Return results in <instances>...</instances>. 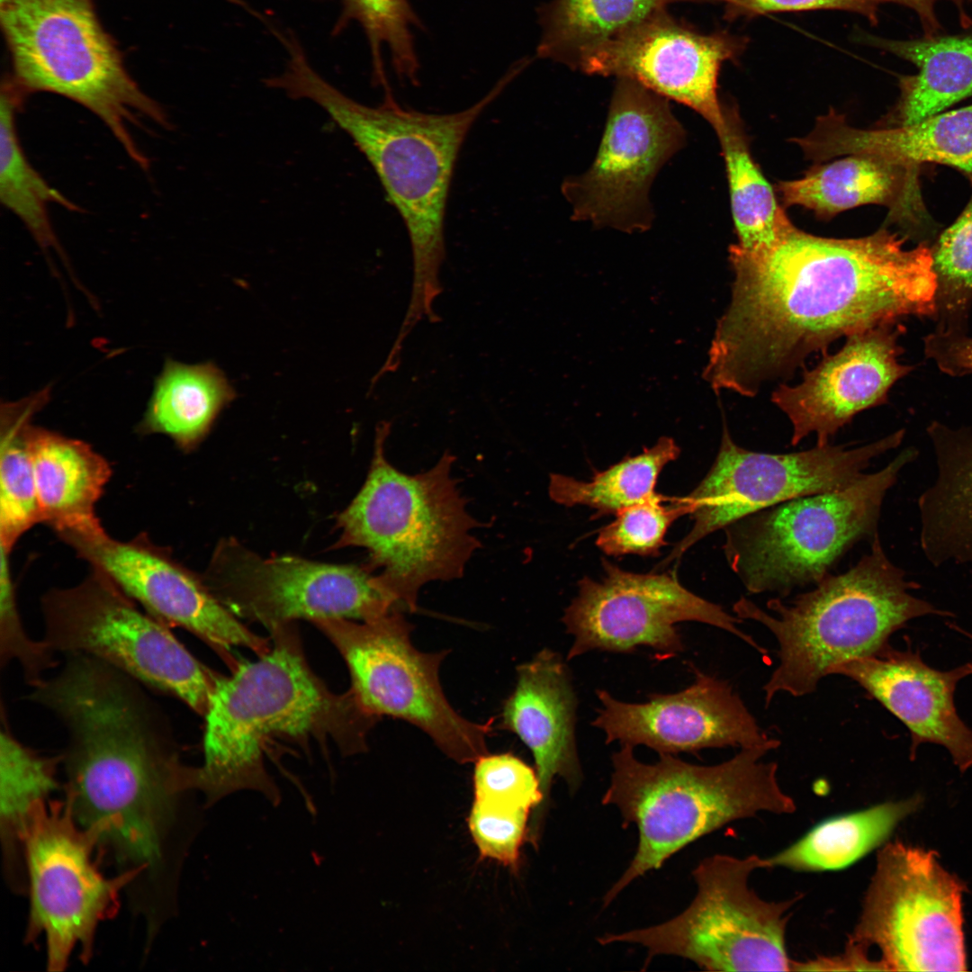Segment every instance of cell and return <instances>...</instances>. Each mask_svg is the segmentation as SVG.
<instances>
[{
	"instance_id": "836d02e7",
	"label": "cell",
	"mask_w": 972,
	"mask_h": 972,
	"mask_svg": "<svg viewBox=\"0 0 972 972\" xmlns=\"http://www.w3.org/2000/svg\"><path fill=\"white\" fill-rule=\"evenodd\" d=\"M50 388L1 405L0 542L11 552L16 542L41 522L29 431L32 416L49 400Z\"/></svg>"
},
{
	"instance_id": "7bdbcfd3",
	"label": "cell",
	"mask_w": 972,
	"mask_h": 972,
	"mask_svg": "<svg viewBox=\"0 0 972 972\" xmlns=\"http://www.w3.org/2000/svg\"><path fill=\"white\" fill-rule=\"evenodd\" d=\"M724 4V17L733 21L773 12L819 9L844 10L860 14L870 22H878L879 0H717Z\"/></svg>"
},
{
	"instance_id": "3957f363",
	"label": "cell",
	"mask_w": 972,
	"mask_h": 972,
	"mask_svg": "<svg viewBox=\"0 0 972 972\" xmlns=\"http://www.w3.org/2000/svg\"><path fill=\"white\" fill-rule=\"evenodd\" d=\"M269 632L267 652L217 678L203 716V763L196 767L195 787L205 808L242 790L280 804L281 791L264 760L271 741L302 746L311 739L331 740L351 755L366 751L367 734L378 721L350 690L335 694L312 671L293 623Z\"/></svg>"
},
{
	"instance_id": "bcb514c9",
	"label": "cell",
	"mask_w": 972,
	"mask_h": 972,
	"mask_svg": "<svg viewBox=\"0 0 972 972\" xmlns=\"http://www.w3.org/2000/svg\"><path fill=\"white\" fill-rule=\"evenodd\" d=\"M881 3L891 2L896 3L905 7H908L915 12L918 15L922 26L923 28L925 36L938 35L940 30V24L937 19L935 6L939 1L941 0H879ZM952 2L958 6L961 15L964 16L965 22L967 16L964 14V3L966 0H947Z\"/></svg>"
},
{
	"instance_id": "4316f807",
	"label": "cell",
	"mask_w": 972,
	"mask_h": 972,
	"mask_svg": "<svg viewBox=\"0 0 972 972\" xmlns=\"http://www.w3.org/2000/svg\"><path fill=\"white\" fill-rule=\"evenodd\" d=\"M835 158L798 179L778 182L782 205L804 207L822 220L866 204L886 205L894 217L907 212L914 197V170L865 154Z\"/></svg>"
},
{
	"instance_id": "ac0fdd59",
	"label": "cell",
	"mask_w": 972,
	"mask_h": 972,
	"mask_svg": "<svg viewBox=\"0 0 972 972\" xmlns=\"http://www.w3.org/2000/svg\"><path fill=\"white\" fill-rule=\"evenodd\" d=\"M58 536L151 616L169 627H182L209 644L230 670L238 663L230 652L233 646L247 647L258 656L269 651V639L247 628L214 596L202 577L146 535L119 541L102 527Z\"/></svg>"
},
{
	"instance_id": "f1b7e54d",
	"label": "cell",
	"mask_w": 972,
	"mask_h": 972,
	"mask_svg": "<svg viewBox=\"0 0 972 972\" xmlns=\"http://www.w3.org/2000/svg\"><path fill=\"white\" fill-rule=\"evenodd\" d=\"M235 398L234 388L212 362L185 364L166 359L137 431L165 435L181 449L192 450Z\"/></svg>"
},
{
	"instance_id": "1f68e13d",
	"label": "cell",
	"mask_w": 972,
	"mask_h": 972,
	"mask_svg": "<svg viewBox=\"0 0 972 972\" xmlns=\"http://www.w3.org/2000/svg\"><path fill=\"white\" fill-rule=\"evenodd\" d=\"M701 0H552L538 9L539 58L580 69L603 45L671 3Z\"/></svg>"
},
{
	"instance_id": "d590c367",
	"label": "cell",
	"mask_w": 972,
	"mask_h": 972,
	"mask_svg": "<svg viewBox=\"0 0 972 972\" xmlns=\"http://www.w3.org/2000/svg\"><path fill=\"white\" fill-rule=\"evenodd\" d=\"M61 755L42 756L19 742L10 731L2 708L0 733V832L9 873L14 872L27 818L33 806L48 800L59 787L57 770Z\"/></svg>"
},
{
	"instance_id": "8fae6325",
	"label": "cell",
	"mask_w": 972,
	"mask_h": 972,
	"mask_svg": "<svg viewBox=\"0 0 972 972\" xmlns=\"http://www.w3.org/2000/svg\"><path fill=\"white\" fill-rule=\"evenodd\" d=\"M336 646L351 676L355 699L379 720L387 716L427 734L458 763L474 762L488 753L486 737L492 720L477 724L450 705L439 680L446 651L429 653L412 644L413 626L394 608L366 621L327 618L312 622Z\"/></svg>"
},
{
	"instance_id": "7a4b0ae2",
	"label": "cell",
	"mask_w": 972,
	"mask_h": 972,
	"mask_svg": "<svg viewBox=\"0 0 972 972\" xmlns=\"http://www.w3.org/2000/svg\"><path fill=\"white\" fill-rule=\"evenodd\" d=\"M287 58L284 71L271 77V87L290 98L315 103L347 133L373 166L406 226L413 283L404 324L414 328L424 318L439 322L433 303L443 290L439 275L446 258L444 223L455 162L473 122L524 67L512 66L471 107L435 114L402 107L390 86L383 87L382 103L364 105L317 73L302 48L292 49Z\"/></svg>"
},
{
	"instance_id": "603a6c76",
	"label": "cell",
	"mask_w": 972,
	"mask_h": 972,
	"mask_svg": "<svg viewBox=\"0 0 972 972\" xmlns=\"http://www.w3.org/2000/svg\"><path fill=\"white\" fill-rule=\"evenodd\" d=\"M577 697L570 670L558 652L544 648L517 668V684L504 701L500 726L516 734L530 750L544 795L529 828L540 832L554 779H564L572 792L582 779L575 726Z\"/></svg>"
},
{
	"instance_id": "f35d334b",
	"label": "cell",
	"mask_w": 972,
	"mask_h": 972,
	"mask_svg": "<svg viewBox=\"0 0 972 972\" xmlns=\"http://www.w3.org/2000/svg\"><path fill=\"white\" fill-rule=\"evenodd\" d=\"M666 498L658 493L627 507L616 514L613 522L604 526L597 537L598 547L613 556L655 555L665 544V535L680 517L689 514L684 498L664 504Z\"/></svg>"
},
{
	"instance_id": "ee69618b",
	"label": "cell",
	"mask_w": 972,
	"mask_h": 972,
	"mask_svg": "<svg viewBox=\"0 0 972 972\" xmlns=\"http://www.w3.org/2000/svg\"><path fill=\"white\" fill-rule=\"evenodd\" d=\"M924 353L945 374H972V336L965 331L935 330L923 339Z\"/></svg>"
},
{
	"instance_id": "5b68a950",
	"label": "cell",
	"mask_w": 972,
	"mask_h": 972,
	"mask_svg": "<svg viewBox=\"0 0 972 972\" xmlns=\"http://www.w3.org/2000/svg\"><path fill=\"white\" fill-rule=\"evenodd\" d=\"M779 742L742 748L711 766L660 754L644 763L634 747L613 753L610 783L602 804L617 808L638 830L636 851L604 896L609 904L639 877L660 868L676 852L724 825L767 812L792 814L796 806L778 781L776 762L763 760Z\"/></svg>"
},
{
	"instance_id": "e0dca14e",
	"label": "cell",
	"mask_w": 972,
	"mask_h": 972,
	"mask_svg": "<svg viewBox=\"0 0 972 972\" xmlns=\"http://www.w3.org/2000/svg\"><path fill=\"white\" fill-rule=\"evenodd\" d=\"M598 580L584 577L562 618L573 642L567 660L598 650L629 652L648 646L670 657L684 650L676 625L696 621L741 638L767 652L737 627L739 617L684 588L670 574H640L603 561Z\"/></svg>"
},
{
	"instance_id": "ba28073f",
	"label": "cell",
	"mask_w": 972,
	"mask_h": 972,
	"mask_svg": "<svg viewBox=\"0 0 972 972\" xmlns=\"http://www.w3.org/2000/svg\"><path fill=\"white\" fill-rule=\"evenodd\" d=\"M917 455L903 450L881 470L837 490L806 495L752 513L725 527L732 570L749 593L816 584L856 543L872 540L884 498Z\"/></svg>"
},
{
	"instance_id": "f6af8a7d",
	"label": "cell",
	"mask_w": 972,
	"mask_h": 972,
	"mask_svg": "<svg viewBox=\"0 0 972 972\" xmlns=\"http://www.w3.org/2000/svg\"><path fill=\"white\" fill-rule=\"evenodd\" d=\"M867 947L848 940L842 953L806 961L792 960L793 971H886L880 960L871 959Z\"/></svg>"
},
{
	"instance_id": "60d3db41",
	"label": "cell",
	"mask_w": 972,
	"mask_h": 972,
	"mask_svg": "<svg viewBox=\"0 0 972 972\" xmlns=\"http://www.w3.org/2000/svg\"><path fill=\"white\" fill-rule=\"evenodd\" d=\"M9 554L1 547L0 569V662L1 666L17 662L25 680L34 687L45 673L56 666L55 652L43 641H34L26 634L17 609L12 580Z\"/></svg>"
},
{
	"instance_id": "7dc6e473",
	"label": "cell",
	"mask_w": 972,
	"mask_h": 972,
	"mask_svg": "<svg viewBox=\"0 0 972 972\" xmlns=\"http://www.w3.org/2000/svg\"><path fill=\"white\" fill-rule=\"evenodd\" d=\"M966 634L972 640V634Z\"/></svg>"
},
{
	"instance_id": "8d00e7d4",
	"label": "cell",
	"mask_w": 972,
	"mask_h": 972,
	"mask_svg": "<svg viewBox=\"0 0 972 972\" xmlns=\"http://www.w3.org/2000/svg\"><path fill=\"white\" fill-rule=\"evenodd\" d=\"M340 15L333 34H339L350 22H357L367 39L377 85L388 83L382 51L390 52L392 66L398 77L416 85L419 62L416 53L413 30L422 28L421 21L409 0H339Z\"/></svg>"
},
{
	"instance_id": "5bb4252c",
	"label": "cell",
	"mask_w": 972,
	"mask_h": 972,
	"mask_svg": "<svg viewBox=\"0 0 972 972\" xmlns=\"http://www.w3.org/2000/svg\"><path fill=\"white\" fill-rule=\"evenodd\" d=\"M617 79L592 164L562 190L573 220L633 233L652 225V184L686 133L668 99L633 79Z\"/></svg>"
},
{
	"instance_id": "8992f818",
	"label": "cell",
	"mask_w": 972,
	"mask_h": 972,
	"mask_svg": "<svg viewBox=\"0 0 972 972\" xmlns=\"http://www.w3.org/2000/svg\"><path fill=\"white\" fill-rule=\"evenodd\" d=\"M815 585L790 602L769 599L770 613L744 597L734 604L737 617L761 624L778 642L779 662L763 687L766 705L779 693L814 692L833 668L880 652L914 618L950 615L911 593L915 582L888 559L878 534L852 568Z\"/></svg>"
},
{
	"instance_id": "9a60e30c",
	"label": "cell",
	"mask_w": 972,
	"mask_h": 972,
	"mask_svg": "<svg viewBox=\"0 0 972 972\" xmlns=\"http://www.w3.org/2000/svg\"><path fill=\"white\" fill-rule=\"evenodd\" d=\"M202 579L234 615L268 631L298 619L366 621L396 608L364 566L264 558L232 538L218 544Z\"/></svg>"
},
{
	"instance_id": "83f0119b",
	"label": "cell",
	"mask_w": 972,
	"mask_h": 972,
	"mask_svg": "<svg viewBox=\"0 0 972 972\" xmlns=\"http://www.w3.org/2000/svg\"><path fill=\"white\" fill-rule=\"evenodd\" d=\"M884 50L918 68L899 79L900 97L887 126L906 125L972 96V33L896 40L868 37Z\"/></svg>"
},
{
	"instance_id": "484cf974",
	"label": "cell",
	"mask_w": 972,
	"mask_h": 972,
	"mask_svg": "<svg viewBox=\"0 0 972 972\" xmlns=\"http://www.w3.org/2000/svg\"><path fill=\"white\" fill-rule=\"evenodd\" d=\"M935 482L918 500L921 546L931 563L972 562V432L934 422Z\"/></svg>"
},
{
	"instance_id": "e575fe53",
	"label": "cell",
	"mask_w": 972,
	"mask_h": 972,
	"mask_svg": "<svg viewBox=\"0 0 972 972\" xmlns=\"http://www.w3.org/2000/svg\"><path fill=\"white\" fill-rule=\"evenodd\" d=\"M680 449L667 436L644 448V452L626 457L589 482L562 474H551L550 498L558 504L572 507L584 505L598 510V515L618 511L642 502L657 492L655 486L664 466L676 460Z\"/></svg>"
},
{
	"instance_id": "ab89813d",
	"label": "cell",
	"mask_w": 972,
	"mask_h": 972,
	"mask_svg": "<svg viewBox=\"0 0 972 972\" xmlns=\"http://www.w3.org/2000/svg\"><path fill=\"white\" fill-rule=\"evenodd\" d=\"M474 799L527 810L540 809L544 795L536 769L511 752L480 756L474 761Z\"/></svg>"
},
{
	"instance_id": "cb8c5ba5",
	"label": "cell",
	"mask_w": 972,
	"mask_h": 972,
	"mask_svg": "<svg viewBox=\"0 0 972 972\" xmlns=\"http://www.w3.org/2000/svg\"><path fill=\"white\" fill-rule=\"evenodd\" d=\"M791 141L816 163L865 154L910 170L922 163L943 164L972 179V105L878 129L855 128L830 109L817 118L810 133Z\"/></svg>"
},
{
	"instance_id": "9c48e42d",
	"label": "cell",
	"mask_w": 972,
	"mask_h": 972,
	"mask_svg": "<svg viewBox=\"0 0 972 972\" xmlns=\"http://www.w3.org/2000/svg\"><path fill=\"white\" fill-rule=\"evenodd\" d=\"M766 868V858L757 854L706 857L692 872L697 892L682 913L653 926L607 933L598 942L637 944L649 958L676 956L712 971H791L786 931L800 896L760 898L749 879Z\"/></svg>"
},
{
	"instance_id": "ffe728a7",
	"label": "cell",
	"mask_w": 972,
	"mask_h": 972,
	"mask_svg": "<svg viewBox=\"0 0 972 972\" xmlns=\"http://www.w3.org/2000/svg\"><path fill=\"white\" fill-rule=\"evenodd\" d=\"M692 669L695 680L687 688L651 694L644 703L597 690L601 707L591 724L606 734V743L645 745L659 754L779 742L765 734L726 681Z\"/></svg>"
},
{
	"instance_id": "44dd1931",
	"label": "cell",
	"mask_w": 972,
	"mask_h": 972,
	"mask_svg": "<svg viewBox=\"0 0 972 972\" xmlns=\"http://www.w3.org/2000/svg\"><path fill=\"white\" fill-rule=\"evenodd\" d=\"M902 331L892 323L850 335L836 353L805 369L801 382L778 385L770 400L792 425L793 446L812 434L816 446H827L857 414L886 402L912 369L899 361Z\"/></svg>"
},
{
	"instance_id": "f546056e",
	"label": "cell",
	"mask_w": 972,
	"mask_h": 972,
	"mask_svg": "<svg viewBox=\"0 0 972 972\" xmlns=\"http://www.w3.org/2000/svg\"><path fill=\"white\" fill-rule=\"evenodd\" d=\"M922 801L921 796L915 795L826 819L766 858L768 868L821 872L849 867L884 845L898 824L915 812Z\"/></svg>"
},
{
	"instance_id": "277c9868",
	"label": "cell",
	"mask_w": 972,
	"mask_h": 972,
	"mask_svg": "<svg viewBox=\"0 0 972 972\" xmlns=\"http://www.w3.org/2000/svg\"><path fill=\"white\" fill-rule=\"evenodd\" d=\"M391 422L376 426L372 463L358 493L338 515L335 547L367 550L364 565L396 608L415 612L420 589L463 577L481 548L472 534L483 524L467 509L445 452L426 472L408 474L386 458Z\"/></svg>"
},
{
	"instance_id": "4fadbf2b",
	"label": "cell",
	"mask_w": 972,
	"mask_h": 972,
	"mask_svg": "<svg viewBox=\"0 0 972 972\" xmlns=\"http://www.w3.org/2000/svg\"><path fill=\"white\" fill-rule=\"evenodd\" d=\"M22 848L30 896L28 940L45 936L50 971H63L76 948L87 962L97 926L115 915L121 892L135 885L139 872L104 876L94 859V842L65 800L32 806Z\"/></svg>"
},
{
	"instance_id": "6da1fadb",
	"label": "cell",
	"mask_w": 972,
	"mask_h": 972,
	"mask_svg": "<svg viewBox=\"0 0 972 972\" xmlns=\"http://www.w3.org/2000/svg\"><path fill=\"white\" fill-rule=\"evenodd\" d=\"M729 262L731 300L702 374L716 393L755 397L841 338L936 313L932 248L886 229L833 238L794 226L762 250L731 245Z\"/></svg>"
},
{
	"instance_id": "d6986e66",
	"label": "cell",
	"mask_w": 972,
	"mask_h": 972,
	"mask_svg": "<svg viewBox=\"0 0 972 972\" xmlns=\"http://www.w3.org/2000/svg\"><path fill=\"white\" fill-rule=\"evenodd\" d=\"M747 42L726 32L700 33L663 8L600 47L580 70L633 79L693 109L716 131L723 123L717 95L721 66L738 58Z\"/></svg>"
},
{
	"instance_id": "30bf717a",
	"label": "cell",
	"mask_w": 972,
	"mask_h": 972,
	"mask_svg": "<svg viewBox=\"0 0 972 972\" xmlns=\"http://www.w3.org/2000/svg\"><path fill=\"white\" fill-rule=\"evenodd\" d=\"M43 641L54 652L83 653L174 697L204 716L219 674L103 572L41 599Z\"/></svg>"
},
{
	"instance_id": "4dcf8cb0",
	"label": "cell",
	"mask_w": 972,
	"mask_h": 972,
	"mask_svg": "<svg viewBox=\"0 0 972 972\" xmlns=\"http://www.w3.org/2000/svg\"><path fill=\"white\" fill-rule=\"evenodd\" d=\"M716 132L725 163L735 245L745 251L770 248L794 224L752 155L735 104H723V123Z\"/></svg>"
},
{
	"instance_id": "d4e9b609",
	"label": "cell",
	"mask_w": 972,
	"mask_h": 972,
	"mask_svg": "<svg viewBox=\"0 0 972 972\" xmlns=\"http://www.w3.org/2000/svg\"><path fill=\"white\" fill-rule=\"evenodd\" d=\"M29 446L40 521L58 535L103 527L95 506L112 476L109 462L84 441L32 425Z\"/></svg>"
},
{
	"instance_id": "7c38bea8",
	"label": "cell",
	"mask_w": 972,
	"mask_h": 972,
	"mask_svg": "<svg viewBox=\"0 0 972 972\" xmlns=\"http://www.w3.org/2000/svg\"><path fill=\"white\" fill-rule=\"evenodd\" d=\"M966 885L936 851L886 842L848 940L875 946L886 971H964Z\"/></svg>"
},
{
	"instance_id": "b9f144b4",
	"label": "cell",
	"mask_w": 972,
	"mask_h": 972,
	"mask_svg": "<svg viewBox=\"0 0 972 972\" xmlns=\"http://www.w3.org/2000/svg\"><path fill=\"white\" fill-rule=\"evenodd\" d=\"M530 810L473 800L469 830L482 856L516 866L526 839Z\"/></svg>"
},
{
	"instance_id": "52a82bcc",
	"label": "cell",
	"mask_w": 972,
	"mask_h": 972,
	"mask_svg": "<svg viewBox=\"0 0 972 972\" xmlns=\"http://www.w3.org/2000/svg\"><path fill=\"white\" fill-rule=\"evenodd\" d=\"M0 15L11 78L21 92L55 94L82 105L147 169L128 124L144 119L166 128L167 115L126 70L94 0H0Z\"/></svg>"
},
{
	"instance_id": "7402d4cb",
	"label": "cell",
	"mask_w": 972,
	"mask_h": 972,
	"mask_svg": "<svg viewBox=\"0 0 972 972\" xmlns=\"http://www.w3.org/2000/svg\"><path fill=\"white\" fill-rule=\"evenodd\" d=\"M832 674L857 682L906 726L911 760L921 744L930 742L947 749L961 772L972 767V730L954 703L956 687L972 674V662L939 670L910 647L896 650L888 644L876 654L836 666Z\"/></svg>"
},
{
	"instance_id": "d6a6232c",
	"label": "cell",
	"mask_w": 972,
	"mask_h": 972,
	"mask_svg": "<svg viewBox=\"0 0 972 972\" xmlns=\"http://www.w3.org/2000/svg\"><path fill=\"white\" fill-rule=\"evenodd\" d=\"M24 94L11 77L3 81L0 102V200L17 216L42 249L61 253L52 229L48 205L56 203L70 211L78 208L51 187L33 168L20 144L15 114Z\"/></svg>"
},
{
	"instance_id": "74e56055",
	"label": "cell",
	"mask_w": 972,
	"mask_h": 972,
	"mask_svg": "<svg viewBox=\"0 0 972 972\" xmlns=\"http://www.w3.org/2000/svg\"><path fill=\"white\" fill-rule=\"evenodd\" d=\"M932 251L938 284L936 330L964 331L972 301V196Z\"/></svg>"
},
{
	"instance_id": "2e32d148",
	"label": "cell",
	"mask_w": 972,
	"mask_h": 972,
	"mask_svg": "<svg viewBox=\"0 0 972 972\" xmlns=\"http://www.w3.org/2000/svg\"><path fill=\"white\" fill-rule=\"evenodd\" d=\"M717 455L709 472L688 496L694 525L668 560L680 556L705 536L743 517L806 495L843 489L865 472L871 461L897 447L904 432L854 447L824 446L788 454L754 452L738 446L725 420Z\"/></svg>"
}]
</instances>
